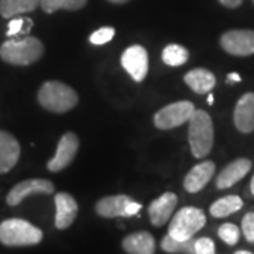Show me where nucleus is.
Wrapping results in <instances>:
<instances>
[{
	"label": "nucleus",
	"instance_id": "nucleus-6",
	"mask_svg": "<svg viewBox=\"0 0 254 254\" xmlns=\"http://www.w3.org/2000/svg\"><path fill=\"white\" fill-rule=\"evenodd\" d=\"M195 106L190 100H180L160 109L154 115V126L160 130H170L190 122Z\"/></svg>",
	"mask_w": 254,
	"mask_h": 254
},
{
	"label": "nucleus",
	"instance_id": "nucleus-36",
	"mask_svg": "<svg viewBox=\"0 0 254 254\" xmlns=\"http://www.w3.org/2000/svg\"><path fill=\"white\" fill-rule=\"evenodd\" d=\"M236 254H250V252H247V250H239V252H236Z\"/></svg>",
	"mask_w": 254,
	"mask_h": 254
},
{
	"label": "nucleus",
	"instance_id": "nucleus-31",
	"mask_svg": "<svg viewBox=\"0 0 254 254\" xmlns=\"http://www.w3.org/2000/svg\"><path fill=\"white\" fill-rule=\"evenodd\" d=\"M219 1L227 9H236V7H239L242 4L243 0H219Z\"/></svg>",
	"mask_w": 254,
	"mask_h": 254
},
{
	"label": "nucleus",
	"instance_id": "nucleus-8",
	"mask_svg": "<svg viewBox=\"0 0 254 254\" xmlns=\"http://www.w3.org/2000/svg\"><path fill=\"white\" fill-rule=\"evenodd\" d=\"M78 148H79L78 136L75 133H71V131L65 133L58 141L57 153L47 164L48 171L58 173V171H63L64 168H66L73 161L75 155L78 153Z\"/></svg>",
	"mask_w": 254,
	"mask_h": 254
},
{
	"label": "nucleus",
	"instance_id": "nucleus-21",
	"mask_svg": "<svg viewBox=\"0 0 254 254\" xmlns=\"http://www.w3.org/2000/svg\"><path fill=\"white\" fill-rule=\"evenodd\" d=\"M243 208V200L237 195H227L225 198H220L209 209L210 215L215 218H226L232 213H236L237 210Z\"/></svg>",
	"mask_w": 254,
	"mask_h": 254
},
{
	"label": "nucleus",
	"instance_id": "nucleus-29",
	"mask_svg": "<svg viewBox=\"0 0 254 254\" xmlns=\"http://www.w3.org/2000/svg\"><path fill=\"white\" fill-rule=\"evenodd\" d=\"M242 229H243V235L246 240L249 243H254V213L250 212L245 215V218L242 220Z\"/></svg>",
	"mask_w": 254,
	"mask_h": 254
},
{
	"label": "nucleus",
	"instance_id": "nucleus-23",
	"mask_svg": "<svg viewBox=\"0 0 254 254\" xmlns=\"http://www.w3.org/2000/svg\"><path fill=\"white\" fill-rule=\"evenodd\" d=\"M193 245H195V239L190 237V239H187V240H177L174 239L170 235L164 237L161 240V249H163L165 253H187L192 254L195 253V249H193Z\"/></svg>",
	"mask_w": 254,
	"mask_h": 254
},
{
	"label": "nucleus",
	"instance_id": "nucleus-5",
	"mask_svg": "<svg viewBox=\"0 0 254 254\" xmlns=\"http://www.w3.org/2000/svg\"><path fill=\"white\" fill-rule=\"evenodd\" d=\"M206 223V216L202 209L185 206L180 209L168 226V235L177 240L193 237Z\"/></svg>",
	"mask_w": 254,
	"mask_h": 254
},
{
	"label": "nucleus",
	"instance_id": "nucleus-14",
	"mask_svg": "<svg viewBox=\"0 0 254 254\" xmlns=\"http://www.w3.org/2000/svg\"><path fill=\"white\" fill-rule=\"evenodd\" d=\"M252 170V161L247 158H237L233 163L227 164L216 178V187L219 190H227L243 180Z\"/></svg>",
	"mask_w": 254,
	"mask_h": 254
},
{
	"label": "nucleus",
	"instance_id": "nucleus-19",
	"mask_svg": "<svg viewBox=\"0 0 254 254\" xmlns=\"http://www.w3.org/2000/svg\"><path fill=\"white\" fill-rule=\"evenodd\" d=\"M185 83L196 93H208L216 85L215 75L205 68H195L184 76Z\"/></svg>",
	"mask_w": 254,
	"mask_h": 254
},
{
	"label": "nucleus",
	"instance_id": "nucleus-34",
	"mask_svg": "<svg viewBox=\"0 0 254 254\" xmlns=\"http://www.w3.org/2000/svg\"><path fill=\"white\" fill-rule=\"evenodd\" d=\"M213 100H215L213 95H212V93H209V96H208V103H209V105H213Z\"/></svg>",
	"mask_w": 254,
	"mask_h": 254
},
{
	"label": "nucleus",
	"instance_id": "nucleus-18",
	"mask_svg": "<svg viewBox=\"0 0 254 254\" xmlns=\"http://www.w3.org/2000/svg\"><path fill=\"white\" fill-rule=\"evenodd\" d=\"M122 247L130 254H153L155 253L154 237L148 232L131 233L122 242Z\"/></svg>",
	"mask_w": 254,
	"mask_h": 254
},
{
	"label": "nucleus",
	"instance_id": "nucleus-16",
	"mask_svg": "<svg viewBox=\"0 0 254 254\" xmlns=\"http://www.w3.org/2000/svg\"><path fill=\"white\" fill-rule=\"evenodd\" d=\"M20 157V144L9 131H0V174L9 173L17 164Z\"/></svg>",
	"mask_w": 254,
	"mask_h": 254
},
{
	"label": "nucleus",
	"instance_id": "nucleus-25",
	"mask_svg": "<svg viewBox=\"0 0 254 254\" xmlns=\"http://www.w3.org/2000/svg\"><path fill=\"white\" fill-rule=\"evenodd\" d=\"M33 27V20L27 17H13L10 18L7 36L14 37L18 34H28L30 28Z\"/></svg>",
	"mask_w": 254,
	"mask_h": 254
},
{
	"label": "nucleus",
	"instance_id": "nucleus-22",
	"mask_svg": "<svg viewBox=\"0 0 254 254\" xmlns=\"http://www.w3.org/2000/svg\"><path fill=\"white\" fill-rule=\"evenodd\" d=\"M190 53L180 44H170L163 50V61L168 66H181L188 61Z\"/></svg>",
	"mask_w": 254,
	"mask_h": 254
},
{
	"label": "nucleus",
	"instance_id": "nucleus-10",
	"mask_svg": "<svg viewBox=\"0 0 254 254\" xmlns=\"http://www.w3.org/2000/svg\"><path fill=\"white\" fill-rule=\"evenodd\" d=\"M122 65L136 82H141L148 73V54L144 47L130 46L122 55Z\"/></svg>",
	"mask_w": 254,
	"mask_h": 254
},
{
	"label": "nucleus",
	"instance_id": "nucleus-1",
	"mask_svg": "<svg viewBox=\"0 0 254 254\" xmlns=\"http://www.w3.org/2000/svg\"><path fill=\"white\" fill-rule=\"evenodd\" d=\"M44 44L36 37L10 38L0 47V58L10 65L26 66L37 63L44 55Z\"/></svg>",
	"mask_w": 254,
	"mask_h": 254
},
{
	"label": "nucleus",
	"instance_id": "nucleus-28",
	"mask_svg": "<svg viewBox=\"0 0 254 254\" xmlns=\"http://www.w3.org/2000/svg\"><path fill=\"white\" fill-rule=\"evenodd\" d=\"M193 249L196 254H213L216 252L213 240H210L209 237H200L198 240H195Z\"/></svg>",
	"mask_w": 254,
	"mask_h": 254
},
{
	"label": "nucleus",
	"instance_id": "nucleus-24",
	"mask_svg": "<svg viewBox=\"0 0 254 254\" xmlns=\"http://www.w3.org/2000/svg\"><path fill=\"white\" fill-rule=\"evenodd\" d=\"M88 3V0H40V6L46 13H55L57 10H79Z\"/></svg>",
	"mask_w": 254,
	"mask_h": 254
},
{
	"label": "nucleus",
	"instance_id": "nucleus-20",
	"mask_svg": "<svg viewBox=\"0 0 254 254\" xmlns=\"http://www.w3.org/2000/svg\"><path fill=\"white\" fill-rule=\"evenodd\" d=\"M38 6L40 0H0V14L4 18H13L34 11Z\"/></svg>",
	"mask_w": 254,
	"mask_h": 254
},
{
	"label": "nucleus",
	"instance_id": "nucleus-11",
	"mask_svg": "<svg viewBox=\"0 0 254 254\" xmlns=\"http://www.w3.org/2000/svg\"><path fill=\"white\" fill-rule=\"evenodd\" d=\"M177 203H178V198L173 192H165L160 198L153 200L148 206L150 222L157 227L165 225L173 216Z\"/></svg>",
	"mask_w": 254,
	"mask_h": 254
},
{
	"label": "nucleus",
	"instance_id": "nucleus-30",
	"mask_svg": "<svg viewBox=\"0 0 254 254\" xmlns=\"http://www.w3.org/2000/svg\"><path fill=\"white\" fill-rule=\"evenodd\" d=\"M140 209H141V205H140L138 202H136V200H130L126 208V218H130V216L137 215V213L140 212Z\"/></svg>",
	"mask_w": 254,
	"mask_h": 254
},
{
	"label": "nucleus",
	"instance_id": "nucleus-35",
	"mask_svg": "<svg viewBox=\"0 0 254 254\" xmlns=\"http://www.w3.org/2000/svg\"><path fill=\"white\" fill-rule=\"evenodd\" d=\"M250 190H252V193L254 195V177L252 178V182H250Z\"/></svg>",
	"mask_w": 254,
	"mask_h": 254
},
{
	"label": "nucleus",
	"instance_id": "nucleus-27",
	"mask_svg": "<svg viewBox=\"0 0 254 254\" xmlns=\"http://www.w3.org/2000/svg\"><path fill=\"white\" fill-rule=\"evenodd\" d=\"M113 37H115V28L102 27L99 30H96L95 33H92L91 37H89V41L93 46H103V44L109 43Z\"/></svg>",
	"mask_w": 254,
	"mask_h": 254
},
{
	"label": "nucleus",
	"instance_id": "nucleus-26",
	"mask_svg": "<svg viewBox=\"0 0 254 254\" xmlns=\"http://www.w3.org/2000/svg\"><path fill=\"white\" fill-rule=\"evenodd\" d=\"M218 235L227 246H235L240 239V229L233 223H225L219 227Z\"/></svg>",
	"mask_w": 254,
	"mask_h": 254
},
{
	"label": "nucleus",
	"instance_id": "nucleus-32",
	"mask_svg": "<svg viewBox=\"0 0 254 254\" xmlns=\"http://www.w3.org/2000/svg\"><path fill=\"white\" fill-rule=\"evenodd\" d=\"M227 81L230 82V81H233V82H240L242 81V78H240V75L236 72H232V73H229L227 75Z\"/></svg>",
	"mask_w": 254,
	"mask_h": 254
},
{
	"label": "nucleus",
	"instance_id": "nucleus-2",
	"mask_svg": "<svg viewBox=\"0 0 254 254\" xmlns=\"http://www.w3.org/2000/svg\"><path fill=\"white\" fill-rule=\"evenodd\" d=\"M188 123L190 151L195 158H205L213 147V122L205 110L195 109Z\"/></svg>",
	"mask_w": 254,
	"mask_h": 254
},
{
	"label": "nucleus",
	"instance_id": "nucleus-3",
	"mask_svg": "<svg viewBox=\"0 0 254 254\" xmlns=\"http://www.w3.org/2000/svg\"><path fill=\"white\" fill-rule=\"evenodd\" d=\"M37 98L44 109L53 113H65L73 109L79 102L76 92L71 86L58 81L46 82L40 88Z\"/></svg>",
	"mask_w": 254,
	"mask_h": 254
},
{
	"label": "nucleus",
	"instance_id": "nucleus-33",
	"mask_svg": "<svg viewBox=\"0 0 254 254\" xmlns=\"http://www.w3.org/2000/svg\"><path fill=\"white\" fill-rule=\"evenodd\" d=\"M110 3H115V4H123V3H127L130 0H109Z\"/></svg>",
	"mask_w": 254,
	"mask_h": 254
},
{
	"label": "nucleus",
	"instance_id": "nucleus-7",
	"mask_svg": "<svg viewBox=\"0 0 254 254\" xmlns=\"http://www.w3.org/2000/svg\"><path fill=\"white\" fill-rule=\"evenodd\" d=\"M220 46L227 54L249 57L254 54L253 30H230L220 37Z\"/></svg>",
	"mask_w": 254,
	"mask_h": 254
},
{
	"label": "nucleus",
	"instance_id": "nucleus-12",
	"mask_svg": "<svg viewBox=\"0 0 254 254\" xmlns=\"http://www.w3.org/2000/svg\"><path fill=\"white\" fill-rule=\"evenodd\" d=\"M57 215H55V226L60 230H65L71 226L76 219L78 203L72 196L66 192H60L54 198Z\"/></svg>",
	"mask_w": 254,
	"mask_h": 254
},
{
	"label": "nucleus",
	"instance_id": "nucleus-13",
	"mask_svg": "<svg viewBox=\"0 0 254 254\" xmlns=\"http://www.w3.org/2000/svg\"><path fill=\"white\" fill-rule=\"evenodd\" d=\"M233 122L239 131L252 133L254 131V92L245 93L237 102Z\"/></svg>",
	"mask_w": 254,
	"mask_h": 254
},
{
	"label": "nucleus",
	"instance_id": "nucleus-4",
	"mask_svg": "<svg viewBox=\"0 0 254 254\" xmlns=\"http://www.w3.org/2000/svg\"><path fill=\"white\" fill-rule=\"evenodd\" d=\"M43 240V232L23 219H7L0 223V243L9 247L38 245Z\"/></svg>",
	"mask_w": 254,
	"mask_h": 254
},
{
	"label": "nucleus",
	"instance_id": "nucleus-17",
	"mask_svg": "<svg viewBox=\"0 0 254 254\" xmlns=\"http://www.w3.org/2000/svg\"><path fill=\"white\" fill-rule=\"evenodd\" d=\"M130 200L131 199L127 195L106 196L96 203L95 209H96V213L102 218H119V216L126 218V208Z\"/></svg>",
	"mask_w": 254,
	"mask_h": 254
},
{
	"label": "nucleus",
	"instance_id": "nucleus-15",
	"mask_svg": "<svg viewBox=\"0 0 254 254\" xmlns=\"http://www.w3.org/2000/svg\"><path fill=\"white\" fill-rule=\"evenodd\" d=\"M215 163L212 161H203V163L195 165L190 173L187 174L185 180H184V188L187 192H190V193H196L202 190L206 184H208L213 174H215Z\"/></svg>",
	"mask_w": 254,
	"mask_h": 254
},
{
	"label": "nucleus",
	"instance_id": "nucleus-9",
	"mask_svg": "<svg viewBox=\"0 0 254 254\" xmlns=\"http://www.w3.org/2000/svg\"><path fill=\"white\" fill-rule=\"evenodd\" d=\"M55 190L54 184L48 180H40V178H33V180H26V181L18 182L14 185L9 192L6 202L10 206H16L21 203V200L34 193H44V195H51Z\"/></svg>",
	"mask_w": 254,
	"mask_h": 254
},
{
	"label": "nucleus",
	"instance_id": "nucleus-37",
	"mask_svg": "<svg viewBox=\"0 0 254 254\" xmlns=\"http://www.w3.org/2000/svg\"><path fill=\"white\" fill-rule=\"evenodd\" d=\"M253 3H254V0H253Z\"/></svg>",
	"mask_w": 254,
	"mask_h": 254
}]
</instances>
